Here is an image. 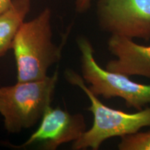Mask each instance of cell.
<instances>
[{
	"instance_id": "cell-3",
	"label": "cell",
	"mask_w": 150,
	"mask_h": 150,
	"mask_svg": "<svg viewBox=\"0 0 150 150\" xmlns=\"http://www.w3.org/2000/svg\"><path fill=\"white\" fill-rule=\"evenodd\" d=\"M58 79L56 71L42 79L18 81L0 88V114L6 130L18 133L40 121L51 106Z\"/></svg>"
},
{
	"instance_id": "cell-10",
	"label": "cell",
	"mask_w": 150,
	"mask_h": 150,
	"mask_svg": "<svg viewBox=\"0 0 150 150\" xmlns=\"http://www.w3.org/2000/svg\"><path fill=\"white\" fill-rule=\"evenodd\" d=\"M92 0H75V8L78 13H82L90 8Z\"/></svg>"
},
{
	"instance_id": "cell-4",
	"label": "cell",
	"mask_w": 150,
	"mask_h": 150,
	"mask_svg": "<svg viewBox=\"0 0 150 150\" xmlns=\"http://www.w3.org/2000/svg\"><path fill=\"white\" fill-rule=\"evenodd\" d=\"M76 44L81 53L82 78L96 96L124 99L127 107L140 110L150 104V84L137 83L127 75L102 68L95 59L94 48L87 38L79 36Z\"/></svg>"
},
{
	"instance_id": "cell-5",
	"label": "cell",
	"mask_w": 150,
	"mask_h": 150,
	"mask_svg": "<svg viewBox=\"0 0 150 150\" xmlns=\"http://www.w3.org/2000/svg\"><path fill=\"white\" fill-rule=\"evenodd\" d=\"M97 13L105 32L150 40V0H99Z\"/></svg>"
},
{
	"instance_id": "cell-9",
	"label": "cell",
	"mask_w": 150,
	"mask_h": 150,
	"mask_svg": "<svg viewBox=\"0 0 150 150\" xmlns=\"http://www.w3.org/2000/svg\"><path fill=\"white\" fill-rule=\"evenodd\" d=\"M117 148L120 150H150V130L138 131L121 137Z\"/></svg>"
},
{
	"instance_id": "cell-7",
	"label": "cell",
	"mask_w": 150,
	"mask_h": 150,
	"mask_svg": "<svg viewBox=\"0 0 150 150\" xmlns=\"http://www.w3.org/2000/svg\"><path fill=\"white\" fill-rule=\"evenodd\" d=\"M107 47L110 54L115 57L106 63L107 70L150 79V45L138 44L127 37L110 35Z\"/></svg>"
},
{
	"instance_id": "cell-1",
	"label": "cell",
	"mask_w": 150,
	"mask_h": 150,
	"mask_svg": "<svg viewBox=\"0 0 150 150\" xmlns=\"http://www.w3.org/2000/svg\"><path fill=\"white\" fill-rule=\"evenodd\" d=\"M52 11L43 10L34 19L24 22L13 40L18 81L40 80L47 76L50 67L61 59L63 42L52 41Z\"/></svg>"
},
{
	"instance_id": "cell-2",
	"label": "cell",
	"mask_w": 150,
	"mask_h": 150,
	"mask_svg": "<svg viewBox=\"0 0 150 150\" xmlns=\"http://www.w3.org/2000/svg\"><path fill=\"white\" fill-rule=\"evenodd\" d=\"M65 80L71 85L79 88L91 102L88 110L93 115L91 129L86 130L76 141L72 149L85 150L99 149L106 140L115 137H122L137 132L144 127H150V108L129 113L106 106L99 100L86 85L82 76L71 69L64 72Z\"/></svg>"
},
{
	"instance_id": "cell-6",
	"label": "cell",
	"mask_w": 150,
	"mask_h": 150,
	"mask_svg": "<svg viewBox=\"0 0 150 150\" xmlns=\"http://www.w3.org/2000/svg\"><path fill=\"white\" fill-rule=\"evenodd\" d=\"M40 120L37 130L19 147L39 142L42 149L55 150L63 144L76 141L86 131L82 114H71L61 108L49 106Z\"/></svg>"
},
{
	"instance_id": "cell-11",
	"label": "cell",
	"mask_w": 150,
	"mask_h": 150,
	"mask_svg": "<svg viewBox=\"0 0 150 150\" xmlns=\"http://www.w3.org/2000/svg\"><path fill=\"white\" fill-rule=\"evenodd\" d=\"M13 0H0V13H2L10 8Z\"/></svg>"
},
{
	"instance_id": "cell-8",
	"label": "cell",
	"mask_w": 150,
	"mask_h": 150,
	"mask_svg": "<svg viewBox=\"0 0 150 150\" xmlns=\"http://www.w3.org/2000/svg\"><path fill=\"white\" fill-rule=\"evenodd\" d=\"M30 8V0H13L10 8L0 13V57L12 47L15 36Z\"/></svg>"
}]
</instances>
